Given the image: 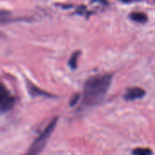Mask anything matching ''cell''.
Returning a JSON list of instances; mask_svg holds the SVG:
<instances>
[{
  "label": "cell",
  "mask_w": 155,
  "mask_h": 155,
  "mask_svg": "<svg viewBox=\"0 0 155 155\" xmlns=\"http://www.w3.org/2000/svg\"><path fill=\"white\" fill-rule=\"evenodd\" d=\"M113 76L109 74L94 75L88 78L84 85L83 104L92 106L99 104L110 88Z\"/></svg>",
  "instance_id": "cell-1"
},
{
  "label": "cell",
  "mask_w": 155,
  "mask_h": 155,
  "mask_svg": "<svg viewBox=\"0 0 155 155\" xmlns=\"http://www.w3.org/2000/svg\"><path fill=\"white\" fill-rule=\"evenodd\" d=\"M57 122H58V117H54L47 124V126L45 128V130L38 135V137L34 141V143L30 146L29 150L27 151V153L25 155H38L41 153V151L45 146L47 140L49 139L52 133L54 132Z\"/></svg>",
  "instance_id": "cell-2"
},
{
  "label": "cell",
  "mask_w": 155,
  "mask_h": 155,
  "mask_svg": "<svg viewBox=\"0 0 155 155\" xmlns=\"http://www.w3.org/2000/svg\"><path fill=\"white\" fill-rule=\"evenodd\" d=\"M15 104V97L6 88V86L0 82V114L10 110Z\"/></svg>",
  "instance_id": "cell-3"
},
{
  "label": "cell",
  "mask_w": 155,
  "mask_h": 155,
  "mask_svg": "<svg viewBox=\"0 0 155 155\" xmlns=\"http://www.w3.org/2000/svg\"><path fill=\"white\" fill-rule=\"evenodd\" d=\"M145 94H146V92L144 89L135 86V87L127 89L125 94L124 95V98L126 101H134V100L143 98Z\"/></svg>",
  "instance_id": "cell-4"
},
{
  "label": "cell",
  "mask_w": 155,
  "mask_h": 155,
  "mask_svg": "<svg viewBox=\"0 0 155 155\" xmlns=\"http://www.w3.org/2000/svg\"><path fill=\"white\" fill-rule=\"evenodd\" d=\"M130 18L137 23H145L148 20V16L144 13L140 12H134L130 15Z\"/></svg>",
  "instance_id": "cell-5"
},
{
  "label": "cell",
  "mask_w": 155,
  "mask_h": 155,
  "mask_svg": "<svg viewBox=\"0 0 155 155\" xmlns=\"http://www.w3.org/2000/svg\"><path fill=\"white\" fill-rule=\"evenodd\" d=\"M80 54H81L80 51H75L71 55V57L69 59V62H68V64H69V66L72 69H75L77 67V64H78V59H79Z\"/></svg>",
  "instance_id": "cell-6"
},
{
  "label": "cell",
  "mask_w": 155,
  "mask_h": 155,
  "mask_svg": "<svg viewBox=\"0 0 155 155\" xmlns=\"http://www.w3.org/2000/svg\"><path fill=\"white\" fill-rule=\"evenodd\" d=\"M133 155H153V151L150 148H135L133 152Z\"/></svg>",
  "instance_id": "cell-7"
},
{
  "label": "cell",
  "mask_w": 155,
  "mask_h": 155,
  "mask_svg": "<svg viewBox=\"0 0 155 155\" xmlns=\"http://www.w3.org/2000/svg\"><path fill=\"white\" fill-rule=\"evenodd\" d=\"M29 91H30V93H31L33 95H37V94H41V95L51 96L50 94H48V93H46V92H44V91H42L41 89H38L36 86H35L34 84H30V83H29Z\"/></svg>",
  "instance_id": "cell-8"
},
{
  "label": "cell",
  "mask_w": 155,
  "mask_h": 155,
  "mask_svg": "<svg viewBox=\"0 0 155 155\" xmlns=\"http://www.w3.org/2000/svg\"><path fill=\"white\" fill-rule=\"evenodd\" d=\"M80 99V94H75L73 95V97L71 98V101H70V104L71 106H74L77 104V102L79 101Z\"/></svg>",
  "instance_id": "cell-9"
},
{
  "label": "cell",
  "mask_w": 155,
  "mask_h": 155,
  "mask_svg": "<svg viewBox=\"0 0 155 155\" xmlns=\"http://www.w3.org/2000/svg\"><path fill=\"white\" fill-rule=\"evenodd\" d=\"M8 15V12L4 11V10H0V16H4V15Z\"/></svg>",
  "instance_id": "cell-10"
},
{
  "label": "cell",
  "mask_w": 155,
  "mask_h": 155,
  "mask_svg": "<svg viewBox=\"0 0 155 155\" xmlns=\"http://www.w3.org/2000/svg\"><path fill=\"white\" fill-rule=\"evenodd\" d=\"M121 1H123V2H129V1H131V0H121Z\"/></svg>",
  "instance_id": "cell-11"
}]
</instances>
